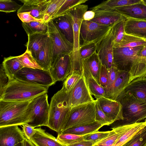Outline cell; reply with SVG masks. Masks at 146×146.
<instances>
[{"label": "cell", "mask_w": 146, "mask_h": 146, "mask_svg": "<svg viewBox=\"0 0 146 146\" xmlns=\"http://www.w3.org/2000/svg\"><path fill=\"white\" fill-rule=\"evenodd\" d=\"M31 100L21 101L0 100V127L29 123L31 116L29 105Z\"/></svg>", "instance_id": "cell-1"}, {"label": "cell", "mask_w": 146, "mask_h": 146, "mask_svg": "<svg viewBox=\"0 0 146 146\" xmlns=\"http://www.w3.org/2000/svg\"><path fill=\"white\" fill-rule=\"evenodd\" d=\"M48 87L27 83L13 78L9 82L0 95V100L25 101L47 93Z\"/></svg>", "instance_id": "cell-2"}, {"label": "cell", "mask_w": 146, "mask_h": 146, "mask_svg": "<svg viewBox=\"0 0 146 146\" xmlns=\"http://www.w3.org/2000/svg\"><path fill=\"white\" fill-rule=\"evenodd\" d=\"M88 6L81 4L68 11L67 14L71 23L74 35V48L71 55V68L70 75L77 74H83L82 65L79 54L80 31L82 23L83 21L84 13L87 11Z\"/></svg>", "instance_id": "cell-3"}, {"label": "cell", "mask_w": 146, "mask_h": 146, "mask_svg": "<svg viewBox=\"0 0 146 146\" xmlns=\"http://www.w3.org/2000/svg\"><path fill=\"white\" fill-rule=\"evenodd\" d=\"M71 108L67 103L64 91L62 88L51 98L47 127L60 133L69 117Z\"/></svg>", "instance_id": "cell-4"}, {"label": "cell", "mask_w": 146, "mask_h": 146, "mask_svg": "<svg viewBox=\"0 0 146 146\" xmlns=\"http://www.w3.org/2000/svg\"><path fill=\"white\" fill-rule=\"evenodd\" d=\"M122 106V125L140 122L146 117V102L130 94L123 92L117 98Z\"/></svg>", "instance_id": "cell-5"}, {"label": "cell", "mask_w": 146, "mask_h": 146, "mask_svg": "<svg viewBox=\"0 0 146 146\" xmlns=\"http://www.w3.org/2000/svg\"><path fill=\"white\" fill-rule=\"evenodd\" d=\"M95 101L71 107L69 118L61 132L96 121Z\"/></svg>", "instance_id": "cell-6"}, {"label": "cell", "mask_w": 146, "mask_h": 146, "mask_svg": "<svg viewBox=\"0 0 146 146\" xmlns=\"http://www.w3.org/2000/svg\"><path fill=\"white\" fill-rule=\"evenodd\" d=\"M48 33L52 42L50 68H53L63 55L72 53L74 45L68 41L61 33L52 20L47 22Z\"/></svg>", "instance_id": "cell-7"}, {"label": "cell", "mask_w": 146, "mask_h": 146, "mask_svg": "<svg viewBox=\"0 0 146 146\" xmlns=\"http://www.w3.org/2000/svg\"><path fill=\"white\" fill-rule=\"evenodd\" d=\"M47 93L39 95L32 99L29 105L31 121L28 124L34 128L47 126L49 110Z\"/></svg>", "instance_id": "cell-8"}, {"label": "cell", "mask_w": 146, "mask_h": 146, "mask_svg": "<svg viewBox=\"0 0 146 146\" xmlns=\"http://www.w3.org/2000/svg\"><path fill=\"white\" fill-rule=\"evenodd\" d=\"M14 78L27 83L49 87L56 82L49 70L23 67L15 75Z\"/></svg>", "instance_id": "cell-9"}, {"label": "cell", "mask_w": 146, "mask_h": 146, "mask_svg": "<svg viewBox=\"0 0 146 146\" xmlns=\"http://www.w3.org/2000/svg\"><path fill=\"white\" fill-rule=\"evenodd\" d=\"M115 25L111 26L107 33L95 43L96 52L102 64L105 66L108 70L114 66L113 49Z\"/></svg>", "instance_id": "cell-10"}, {"label": "cell", "mask_w": 146, "mask_h": 146, "mask_svg": "<svg viewBox=\"0 0 146 146\" xmlns=\"http://www.w3.org/2000/svg\"><path fill=\"white\" fill-rule=\"evenodd\" d=\"M111 26L91 21L83 20L80 31L79 47L91 43H95L107 33Z\"/></svg>", "instance_id": "cell-11"}, {"label": "cell", "mask_w": 146, "mask_h": 146, "mask_svg": "<svg viewBox=\"0 0 146 146\" xmlns=\"http://www.w3.org/2000/svg\"><path fill=\"white\" fill-rule=\"evenodd\" d=\"M64 92L67 103L70 108L95 101L90 93L83 75L69 91Z\"/></svg>", "instance_id": "cell-12"}, {"label": "cell", "mask_w": 146, "mask_h": 146, "mask_svg": "<svg viewBox=\"0 0 146 146\" xmlns=\"http://www.w3.org/2000/svg\"><path fill=\"white\" fill-rule=\"evenodd\" d=\"M144 46L116 47L113 49V62L118 70L129 71L132 62Z\"/></svg>", "instance_id": "cell-13"}, {"label": "cell", "mask_w": 146, "mask_h": 146, "mask_svg": "<svg viewBox=\"0 0 146 146\" xmlns=\"http://www.w3.org/2000/svg\"><path fill=\"white\" fill-rule=\"evenodd\" d=\"M119 133L117 139L112 146H124L146 127L143 122L115 126Z\"/></svg>", "instance_id": "cell-14"}, {"label": "cell", "mask_w": 146, "mask_h": 146, "mask_svg": "<svg viewBox=\"0 0 146 146\" xmlns=\"http://www.w3.org/2000/svg\"><path fill=\"white\" fill-rule=\"evenodd\" d=\"M25 138L18 126L0 127V146H14L23 142Z\"/></svg>", "instance_id": "cell-15"}, {"label": "cell", "mask_w": 146, "mask_h": 146, "mask_svg": "<svg viewBox=\"0 0 146 146\" xmlns=\"http://www.w3.org/2000/svg\"><path fill=\"white\" fill-rule=\"evenodd\" d=\"M50 0H20L23 5L17 11V14L30 12L35 18L44 21V12Z\"/></svg>", "instance_id": "cell-16"}, {"label": "cell", "mask_w": 146, "mask_h": 146, "mask_svg": "<svg viewBox=\"0 0 146 146\" xmlns=\"http://www.w3.org/2000/svg\"><path fill=\"white\" fill-rule=\"evenodd\" d=\"M96 100L103 111L114 122L124 119L122 106L119 101L104 97Z\"/></svg>", "instance_id": "cell-17"}, {"label": "cell", "mask_w": 146, "mask_h": 146, "mask_svg": "<svg viewBox=\"0 0 146 146\" xmlns=\"http://www.w3.org/2000/svg\"><path fill=\"white\" fill-rule=\"evenodd\" d=\"M71 60V55L64 54L59 59L54 66L50 69L51 74L56 82L65 80L69 75Z\"/></svg>", "instance_id": "cell-18"}, {"label": "cell", "mask_w": 146, "mask_h": 146, "mask_svg": "<svg viewBox=\"0 0 146 146\" xmlns=\"http://www.w3.org/2000/svg\"><path fill=\"white\" fill-rule=\"evenodd\" d=\"M94 11L95 17L91 21L103 25L111 26L126 19L114 9H99Z\"/></svg>", "instance_id": "cell-19"}, {"label": "cell", "mask_w": 146, "mask_h": 146, "mask_svg": "<svg viewBox=\"0 0 146 146\" xmlns=\"http://www.w3.org/2000/svg\"><path fill=\"white\" fill-rule=\"evenodd\" d=\"M102 65L96 51L82 62L83 75L85 78L92 76L99 84V77Z\"/></svg>", "instance_id": "cell-20"}, {"label": "cell", "mask_w": 146, "mask_h": 146, "mask_svg": "<svg viewBox=\"0 0 146 146\" xmlns=\"http://www.w3.org/2000/svg\"><path fill=\"white\" fill-rule=\"evenodd\" d=\"M126 19L146 20V5L141 1L114 9Z\"/></svg>", "instance_id": "cell-21"}, {"label": "cell", "mask_w": 146, "mask_h": 146, "mask_svg": "<svg viewBox=\"0 0 146 146\" xmlns=\"http://www.w3.org/2000/svg\"><path fill=\"white\" fill-rule=\"evenodd\" d=\"M35 129V134L30 140L35 146H65L44 129L40 128Z\"/></svg>", "instance_id": "cell-22"}, {"label": "cell", "mask_w": 146, "mask_h": 146, "mask_svg": "<svg viewBox=\"0 0 146 146\" xmlns=\"http://www.w3.org/2000/svg\"><path fill=\"white\" fill-rule=\"evenodd\" d=\"M28 40L26 45L27 50L35 59L46 42L49 36V33H36L28 35Z\"/></svg>", "instance_id": "cell-23"}, {"label": "cell", "mask_w": 146, "mask_h": 146, "mask_svg": "<svg viewBox=\"0 0 146 146\" xmlns=\"http://www.w3.org/2000/svg\"><path fill=\"white\" fill-rule=\"evenodd\" d=\"M125 31L127 34L146 39V20L126 19Z\"/></svg>", "instance_id": "cell-24"}, {"label": "cell", "mask_w": 146, "mask_h": 146, "mask_svg": "<svg viewBox=\"0 0 146 146\" xmlns=\"http://www.w3.org/2000/svg\"><path fill=\"white\" fill-rule=\"evenodd\" d=\"M123 92L128 93L146 102V78L132 81L128 84Z\"/></svg>", "instance_id": "cell-25"}, {"label": "cell", "mask_w": 146, "mask_h": 146, "mask_svg": "<svg viewBox=\"0 0 146 146\" xmlns=\"http://www.w3.org/2000/svg\"><path fill=\"white\" fill-rule=\"evenodd\" d=\"M66 40L74 45V35L72 26L67 14L52 19Z\"/></svg>", "instance_id": "cell-26"}, {"label": "cell", "mask_w": 146, "mask_h": 146, "mask_svg": "<svg viewBox=\"0 0 146 146\" xmlns=\"http://www.w3.org/2000/svg\"><path fill=\"white\" fill-rule=\"evenodd\" d=\"M129 72V84L136 79L146 78V57L137 54L132 62Z\"/></svg>", "instance_id": "cell-27"}, {"label": "cell", "mask_w": 146, "mask_h": 146, "mask_svg": "<svg viewBox=\"0 0 146 146\" xmlns=\"http://www.w3.org/2000/svg\"><path fill=\"white\" fill-rule=\"evenodd\" d=\"M52 50V42L49 35L46 42L35 58L43 70H49L50 69Z\"/></svg>", "instance_id": "cell-28"}, {"label": "cell", "mask_w": 146, "mask_h": 146, "mask_svg": "<svg viewBox=\"0 0 146 146\" xmlns=\"http://www.w3.org/2000/svg\"><path fill=\"white\" fill-rule=\"evenodd\" d=\"M129 71L119 70L114 85L111 99L116 101L128 84Z\"/></svg>", "instance_id": "cell-29"}, {"label": "cell", "mask_w": 146, "mask_h": 146, "mask_svg": "<svg viewBox=\"0 0 146 146\" xmlns=\"http://www.w3.org/2000/svg\"><path fill=\"white\" fill-rule=\"evenodd\" d=\"M2 64L9 81L14 78L15 74L24 67L19 60L17 56L5 58Z\"/></svg>", "instance_id": "cell-30"}, {"label": "cell", "mask_w": 146, "mask_h": 146, "mask_svg": "<svg viewBox=\"0 0 146 146\" xmlns=\"http://www.w3.org/2000/svg\"><path fill=\"white\" fill-rule=\"evenodd\" d=\"M141 0H108L90 8L92 11L99 9H114L115 8L140 2Z\"/></svg>", "instance_id": "cell-31"}, {"label": "cell", "mask_w": 146, "mask_h": 146, "mask_svg": "<svg viewBox=\"0 0 146 146\" xmlns=\"http://www.w3.org/2000/svg\"><path fill=\"white\" fill-rule=\"evenodd\" d=\"M103 126V124L96 121L90 124L69 129L61 133L83 136L97 131Z\"/></svg>", "instance_id": "cell-32"}, {"label": "cell", "mask_w": 146, "mask_h": 146, "mask_svg": "<svg viewBox=\"0 0 146 146\" xmlns=\"http://www.w3.org/2000/svg\"><path fill=\"white\" fill-rule=\"evenodd\" d=\"M22 25L27 35L36 33H48L47 22L37 21L22 22Z\"/></svg>", "instance_id": "cell-33"}, {"label": "cell", "mask_w": 146, "mask_h": 146, "mask_svg": "<svg viewBox=\"0 0 146 146\" xmlns=\"http://www.w3.org/2000/svg\"><path fill=\"white\" fill-rule=\"evenodd\" d=\"M146 44L145 39L125 33L122 41L116 47H133Z\"/></svg>", "instance_id": "cell-34"}, {"label": "cell", "mask_w": 146, "mask_h": 146, "mask_svg": "<svg viewBox=\"0 0 146 146\" xmlns=\"http://www.w3.org/2000/svg\"><path fill=\"white\" fill-rule=\"evenodd\" d=\"M85 79L92 95L94 96L96 99L105 97L104 88L99 84L92 76H89Z\"/></svg>", "instance_id": "cell-35"}, {"label": "cell", "mask_w": 146, "mask_h": 146, "mask_svg": "<svg viewBox=\"0 0 146 146\" xmlns=\"http://www.w3.org/2000/svg\"><path fill=\"white\" fill-rule=\"evenodd\" d=\"M65 0H50L44 13V21L47 22L52 19Z\"/></svg>", "instance_id": "cell-36"}, {"label": "cell", "mask_w": 146, "mask_h": 146, "mask_svg": "<svg viewBox=\"0 0 146 146\" xmlns=\"http://www.w3.org/2000/svg\"><path fill=\"white\" fill-rule=\"evenodd\" d=\"M88 0H65L52 19L66 15L68 11L74 7L85 3ZM52 20V19H51Z\"/></svg>", "instance_id": "cell-37"}, {"label": "cell", "mask_w": 146, "mask_h": 146, "mask_svg": "<svg viewBox=\"0 0 146 146\" xmlns=\"http://www.w3.org/2000/svg\"><path fill=\"white\" fill-rule=\"evenodd\" d=\"M17 57L24 67L43 69L38 64L31 53L27 50L24 53L17 56Z\"/></svg>", "instance_id": "cell-38"}, {"label": "cell", "mask_w": 146, "mask_h": 146, "mask_svg": "<svg viewBox=\"0 0 146 146\" xmlns=\"http://www.w3.org/2000/svg\"><path fill=\"white\" fill-rule=\"evenodd\" d=\"M84 135H80L69 133H58L57 139L65 146L84 140Z\"/></svg>", "instance_id": "cell-39"}, {"label": "cell", "mask_w": 146, "mask_h": 146, "mask_svg": "<svg viewBox=\"0 0 146 146\" xmlns=\"http://www.w3.org/2000/svg\"><path fill=\"white\" fill-rule=\"evenodd\" d=\"M108 70V84L104 89L105 98L111 99L114 85L119 70L113 66Z\"/></svg>", "instance_id": "cell-40"}, {"label": "cell", "mask_w": 146, "mask_h": 146, "mask_svg": "<svg viewBox=\"0 0 146 146\" xmlns=\"http://www.w3.org/2000/svg\"><path fill=\"white\" fill-rule=\"evenodd\" d=\"M123 20L114 25L113 48L116 47L122 41L125 33V21Z\"/></svg>", "instance_id": "cell-41"}, {"label": "cell", "mask_w": 146, "mask_h": 146, "mask_svg": "<svg viewBox=\"0 0 146 146\" xmlns=\"http://www.w3.org/2000/svg\"><path fill=\"white\" fill-rule=\"evenodd\" d=\"M95 107L96 111V121L104 125H109L114 122L103 111L97 100H96Z\"/></svg>", "instance_id": "cell-42"}, {"label": "cell", "mask_w": 146, "mask_h": 146, "mask_svg": "<svg viewBox=\"0 0 146 146\" xmlns=\"http://www.w3.org/2000/svg\"><path fill=\"white\" fill-rule=\"evenodd\" d=\"M22 5L11 0H0V11L6 13L16 11L19 10Z\"/></svg>", "instance_id": "cell-43"}, {"label": "cell", "mask_w": 146, "mask_h": 146, "mask_svg": "<svg viewBox=\"0 0 146 146\" xmlns=\"http://www.w3.org/2000/svg\"><path fill=\"white\" fill-rule=\"evenodd\" d=\"M96 46L95 43L88 44L79 47V54L82 65L83 61L88 58L96 51Z\"/></svg>", "instance_id": "cell-44"}, {"label": "cell", "mask_w": 146, "mask_h": 146, "mask_svg": "<svg viewBox=\"0 0 146 146\" xmlns=\"http://www.w3.org/2000/svg\"><path fill=\"white\" fill-rule=\"evenodd\" d=\"M146 143V126L124 146H143Z\"/></svg>", "instance_id": "cell-45"}, {"label": "cell", "mask_w": 146, "mask_h": 146, "mask_svg": "<svg viewBox=\"0 0 146 146\" xmlns=\"http://www.w3.org/2000/svg\"><path fill=\"white\" fill-rule=\"evenodd\" d=\"M112 129V130L110 131L108 135L96 144H103L108 146H112L117 139L119 133L115 127Z\"/></svg>", "instance_id": "cell-46"}, {"label": "cell", "mask_w": 146, "mask_h": 146, "mask_svg": "<svg viewBox=\"0 0 146 146\" xmlns=\"http://www.w3.org/2000/svg\"><path fill=\"white\" fill-rule=\"evenodd\" d=\"M110 131L96 132L84 135V140L91 141L96 143L102 140L109 134Z\"/></svg>", "instance_id": "cell-47"}, {"label": "cell", "mask_w": 146, "mask_h": 146, "mask_svg": "<svg viewBox=\"0 0 146 146\" xmlns=\"http://www.w3.org/2000/svg\"><path fill=\"white\" fill-rule=\"evenodd\" d=\"M77 74H74L68 76L65 80L62 88L66 92L69 91L81 77Z\"/></svg>", "instance_id": "cell-48"}, {"label": "cell", "mask_w": 146, "mask_h": 146, "mask_svg": "<svg viewBox=\"0 0 146 146\" xmlns=\"http://www.w3.org/2000/svg\"><path fill=\"white\" fill-rule=\"evenodd\" d=\"M100 85L105 89L107 86L108 81V70L106 67L102 64L100 75Z\"/></svg>", "instance_id": "cell-49"}, {"label": "cell", "mask_w": 146, "mask_h": 146, "mask_svg": "<svg viewBox=\"0 0 146 146\" xmlns=\"http://www.w3.org/2000/svg\"><path fill=\"white\" fill-rule=\"evenodd\" d=\"M22 22L29 23L32 21L44 22L43 20L36 19L32 16L30 12H23L17 14Z\"/></svg>", "instance_id": "cell-50"}, {"label": "cell", "mask_w": 146, "mask_h": 146, "mask_svg": "<svg viewBox=\"0 0 146 146\" xmlns=\"http://www.w3.org/2000/svg\"><path fill=\"white\" fill-rule=\"evenodd\" d=\"M9 81V78L1 64L0 65V95L1 94L4 88Z\"/></svg>", "instance_id": "cell-51"}, {"label": "cell", "mask_w": 146, "mask_h": 146, "mask_svg": "<svg viewBox=\"0 0 146 146\" xmlns=\"http://www.w3.org/2000/svg\"><path fill=\"white\" fill-rule=\"evenodd\" d=\"M22 125V131L25 137L30 140L36 133L35 128L27 124H24Z\"/></svg>", "instance_id": "cell-52"}, {"label": "cell", "mask_w": 146, "mask_h": 146, "mask_svg": "<svg viewBox=\"0 0 146 146\" xmlns=\"http://www.w3.org/2000/svg\"><path fill=\"white\" fill-rule=\"evenodd\" d=\"M96 143L88 140H84L66 146H94Z\"/></svg>", "instance_id": "cell-53"}, {"label": "cell", "mask_w": 146, "mask_h": 146, "mask_svg": "<svg viewBox=\"0 0 146 146\" xmlns=\"http://www.w3.org/2000/svg\"><path fill=\"white\" fill-rule=\"evenodd\" d=\"M95 15L94 11L91 10L87 11L84 14L83 16V20L85 21H90L93 19Z\"/></svg>", "instance_id": "cell-54"}, {"label": "cell", "mask_w": 146, "mask_h": 146, "mask_svg": "<svg viewBox=\"0 0 146 146\" xmlns=\"http://www.w3.org/2000/svg\"><path fill=\"white\" fill-rule=\"evenodd\" d=\"M23 146H35L31 141L26 137L23 142Z\"/></svg>", "instance_id": "cell-55"}, {"label": "cell", "mask_w": 146, "mask_h": 146, "mask_svg": "<svg viewBox=\"0 0 146 146\" xmlns=\"http://www.w3.org/2000/svg\"><path fill=\"white\" fill-rule=\"evenodd\" d=\"M137 55L140 56L146 57V44L143 46Z\"/></svg>", "instance_id": "cell-56"}, {"label": "cell", "mask_w": 146, "mask_h": 146, "mask_svg": "<svg viewBox=\"0 0 146 146\" xmlns=\"http://www.w3.org/2000/svg\"><path fill=\"white\" fill-rule=\"evenodd\" d=\"M23 142L19 143L14 146H23Z\"/></svg>", "instance_id": "cell-57"}, {"label": "cell", "mask_w": 146, "mask_h": 146, "mask_svg": "<svg viewBox=\"0 0 146 146\" xmlns=\"http://www.w3.org/2000/svg\"><path fill=\"white\" fill-rule=\"evenodd\" d=\"M94 146H108L103 144H96Z\"/></svg>", "instance_id": "cell-58"}, {"label": "cell", "mask_w": 146, "mask_h": 146, "mask_svg": "<svg viewBox=\"0 0 146 146\" xmlns=\"http://www.w3.org/2000/svg\"><path fill=\"white\" fill-rule=\"evenodd\" d=\"M142 2H143V3H144L145 5H146V0H141Z\"/></svg>", "instance_id": "cell-59"}, {"label": "cell", "mask_w": 146, "mask_h": 146, "mask_svg": "<svg viewBox=\"0 0 146 146\" xmlns=\"http://www.w3.org/2000/svg\"><path fill=\"white\" fill-rule=\"evenodd\" d=\"M143 122V124L146 126V117L145 118L144 121Z\"/></svg>", "instance_id": "cell-60"}, {"label": "cell", "mask_w": 146, "mask_h": 146, "mask_svg": "<svg viewBox=\"0 0 146 146\" xmlns=\"http://www.w3.org/2000/svg\"><path fill=\"white\" fill-rule=\"evenodd\" d=\"M143 146H146V143Z\"/></svg>", "instance_id": "cell-61"}, {"label": "cell", "mask_w": 146, "mask_h": 146, "mask_svg": "<svg viewBox=\"0 0 146 146\" xmlns=\"http://www.w3.org/2000/svg\"><path fill=\"white\" fill-rule=\"evenodd\" d=\"M145 40H146V39H145Z\"/></svg>", "instance_id": "cell-62"}]
</instances>
